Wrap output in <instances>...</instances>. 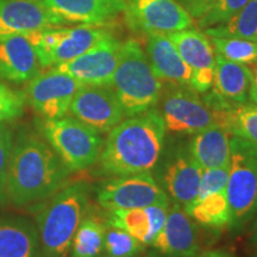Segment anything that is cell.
<instances>
[{
	"label": "cell",
	"instance_id": "obj_1",
	"mask_svg": "<svg viewBox=\"0 0 257 257\" xmlns=\"http://www.w3.org/2000/svg\"><path fill=\"white\" fill-rule=\"evenodd\" d=\"M167 127L159 108L123 119L108 134L99 156L104 175L152 172L165 149Z\"/></svg>",
	"mask_w": 257,
	"mask_h": 257
},
{
	"label": "cell",
	"instance_id": "obj_2",
	"mask_svg": "<svg viewBox=\"0 0 257 257\" xmlns=\"http://www.w3.org/2000/svg\"><path fill=\"white\" fill-rule=\"evenodd\" d=\"M69 173L49 143L36 135H23L12 148L5 193L19 206L43 200L66 186Z\"/></svg>",
	"mask_w": 257,
	"mask_h": 257
},
{
	"label": "cell",
	"instance_id": "obj_3",
	"mask_svg": "<svg viewBox=\"0 0 257 257\" xmlns=\"http://www.w3.org/2000/svg\"><path fill=\"white\" fill-rule=\"evenodd\" d=\"M91 185L78 180L63 186L37 216L40 257H68L72 242L88 212Z\"/></svg>",
	"mask_w": 257,
	"mask_h": 257
},
{
	"label": "cell",
	"instance_id": "obj_4",
	"mask_svg": "<svg viewBox=\"0 0 257 257\" xmlns=\"http://www.w3.org/2000/svg\"><path fill=\"white\" fill-rule=\"evenodd\" d=\"M112 88L126 117L143 113L159 104L163 81L159 79L147 53L135 40L121 43L119 62L112 78Z\"/></svg>",
	"mask_w": 257,
	"mask_h": 257
},
{
	"label": "cell",
	"instance_id": "obj_5",
	"mask_svg": "<svg viewBox=\"0 0 257 257\" xmlns=\"http://www.w3.org/2000/svg\"><path fill=\"white\" fill-rule=\"evenodd\" d=\"M225 193L231 213L229 229L238 231L257 217V144L231 136Z\"/></svg>",
	"mask_w": 257,
	"mask_h": 257
},
{
	"label": "cell",
	"instance_id": "obj_6",
	"mask_svg": "<svg viewBox=\"0 0 257 257\" xmlns=\"http://www.w3.org/2000/svg\"><path fill=\"white\" fill-rule=\"evenodd\" d=\"M41 130L70 172L87 169L99 160L104 144L100 133L74 117L46 119Z\"/></svg>",
	"mask_w": 257,
	"mask_h": 257
},
{
	"label": "cell",
	"instance_id": "obj_7",
	"mask_svg": "<svg viewBox=\"0 0 257 257\" xmlns=\"http://www.w3.org/2000/svg\"><path fill=\"white\" fill-rule=\"evenodd\" d=\"M159 102L167 130L172 133L194 135L213 125L223 126L225 111L213 110L188 85L165 82Z\"/></svg>",
	"mask_w": 257,
	"mask_h": 257
},
{
	"label": "cell",
	"instance_id": "obj_8",
	"mask_svg": "<svg viewBox=\"0 0 257 257\" xmlns=\"http://www.w3.org/2000/svg\"><path fill=\"white\" fill-rule=\"evenodd\" d=\"M110 36V32L101 27L85 24L70 29H47L28 35L37 51L42 68L69 62Z\"/></svg>",
	"mask_w": 257,
	"mask_h": 257
},
{
	"label": "cell",
	"instance_id": "obj_9",
	"mask_svg": "<svg viewBox=\"0 0 257 257\" xmlns=\"http://www.w3.org/2000/svg\"><path fill=\"white\" fill-rule=\"evenodd\" d=\"M155 168L157 182L173 201L186 207L197 200L204 169L193 159L187 143L169 144Z\"/></svg>",
	"mask_w": 257,
	"mask_h": 257
},
{
	"label": "cell",
	"instance_id": "obj_10",
	"mask_svg": "<svg viewBox=\"0 0 257 257\" xmlns=\"http://www.w3.org/2000/svg\"><path fill=\"white\" fill-rule=\"evenodd\" d=\"M96 201L106 212L142 208L168 202L169 197L150 172L114 176L104 182Z\"/></svg>",
	"mask_w": 257,
	"mask_h": 257
},
{
	"label": "cell",
	"instance_id": "obj_11",
	"mask_svg": "<svg viewBox=\"0 0 257 257\" xmlns=\"http://www.w3.org/2000/svg\"><path fill=\"white\" fill-rule=\"evenodd\" d=\"M125 21L136 32L172 34L191 29L194 19L176 0H126Z\"/></svg>",
	"mask_w": 257,
	"mask_h": 257
},
{
	"label": "cell",
	"instance_id": "obj_12",
	"mask_svg": "<svg viewBox=\"0 0 257 257\" xmlns=\"http://www.w3.org/2000/svg\"><path fill=\"white\" fill-rule=\"evenodd\" d=\"M70 114L98 133H110L124 119L121 104L110 85H81L69 107Z\"/></svg>",
	"mask_w": 257,
	"mask_h": 257
},
{
	"label": "cell",
	"instance_id": "obj_13",
	"mask_svg": "<svg viewBox=\"0 0 257 257\" xmlns=\"http://www.w3.org/2000/svg\"><path fill=\"white\" fill-rule=\"evenodd\" d=\"M81 85L68 74L53 68L29 81L25 96L44 119H57L68 113L74 95Z\"/></svg>",
	"mask_w": 257,
	"mask_h": 257
},
{
	"label": "cell",
	"instance_id": "obj_14",
	"mask_svg": "<svg viewBox=\"0 0 257 257\" xmlns=\"http://www.w3.org/2000/svg\"><path fill=\"white\" fill-rule=\"evenodd\" d=\"M180 56L192 72L189 86L195 92L204 94L213 87L214 53L210 37L195 29H186L168 34Z\"/></svg>",
	"mask_w": 257,
	"mask_h": 257
},
{
	"label": "cell",
	"instance_id": "obj_15",
	"mask_svg": "<svg viewBox=\"0 0 257 257\" xmlns=\"http://www.w3.org/2000/svg\"><path fill=\"white\" fill-rule=\"evenodd\" d=\"M121 42L113 36L99 42L92 49L69 62L53 67L83 85H110L119 62Z\"/></svg>",
	"mask_w": 257,
	"mask_h": 257
},
{
	"label": "cell",
	"instance_id": "obj_16",
	"mask_svg": "<svg viewBox=\"0 0 257 257\" xmlns=\"http://www.w3.org/2000/svg\"><path fill=\"white\" fill-rule=\"evenodd\" d=\"M66 22L40 0H0V37L60 28Z\"/></svg>",
	"mask_w": 257,
	"mask_h": 257
},
{
	"label": "cell",
	"instance_id": "obj_17",
	"mask_svg": "<svg viewBox=\"0 0 257 257\" xmlns=\"http://www.w3.org/2000/svg\"><path fill=\"white\" fill-rule=\"evenodd\" d=\"M152 245L163 257H195L200 250L197 224L181 205L172 201L166 223Z\"/></svg>",
	"mask_w": 257,
	"mask_h": 257
},
{
	"label": "cell",
	"instance_id": "obj_18",
	"mask_svg": "<svg viewBox=\"0 0 257 257\" xmlns=\"http://www.w3.org/2000/svg\"><path fill=\"white\" fill-rule=\"evenodd\" d=\"M37 51L28 35L0 37V78L8 81L28 82L41 73Z\"/></svg>",
	"mask_w": 257,
	"mask_h": 257
},
{
	"label": "cell",
	"instance_id": "obj_19",
	"mask_svg": "<svg viewBox=\"0 0 257 257\" xmlns=\"http://www.w3.org/2000/svg\"><path fill=\"white\" fill-rule=\"evenodd\" d=\"M66 23L104 27L113 21L124 6L113 0H40Z\"/></svg>",
	"mask_w": 257,
	"mask_h": 257
},
{
	"label": "cell",
	"instance_id": "obj_20",
	"mask_svg": "<svg viewBox=\"0 0 257 257\" xmlns=\"http://www.w3.org/2000/svg\"><path fill=\"white\" fill-rule=\"evenodd\" d=\"M146 53L154 72L165 82L188 85L192 72L166 34L147 35Z\"/></svg>",
	"mask_w": 257,
	"mask_h": 257
},
{
	"label": "cell",
	"instance_id": "obj_21",
	"mask_svg": "<svg viewBox=\"0 0 257 257\" xmlns=\"http://www.w3.org/2000/svg\"><path fill=\"white\" fill-rule=\"evenodd\" d=\"M187 144L193 159L202 169L229 167L231 135L220 125H213L192 135Z\"/></svg>",
	"mask_w": 257,
	"mask_h": 257
},
{
	"label": "cell",
	"instance_id": "obj_22",
	"mask_svg": "<svg viewBox=\"0 0 257 257\" xmlns=\"http://www.w3.org/2000/svg\"><path fill=\"white\" fill-rule=\"evenodd\" d=\"M213 89L230 105L246 104L249 100L250 68L245 64L232 62L216 54Z\"/></svg>",
	"mask_w": 257,
	"mask_h": 257
},
{
	"label": "cell",
	"instance_id": "obj_23",
	"mask_svg": "<svg viewBox=\"0 0 257 257\" xmlns=\"http://www.w3.org/2000/svg\"><path fill=\"white\" fill-rule=\"evenodd\" d=\"M38 232L25 221H0V257H38Z\"/></svg>",
	"mask_w": 257,
	"mask_h": 257
},
{
	"label": "cell",
	"instance_id": "obj_24",
	"mask_svg": "<svg viewBox=\"0 0 257 257\" xmlns=\"http://www.w3.org/2000/svg\"><path fill=\"white\" fill-rule=\"evenodd\" d=\"M184 208L193 221L201 226L212 230L229 227L231 213L225 191L205 195Z\"/></svg>",
	"mask_w": 257,
	"mask_h": 257
},
{
	"label": "cell",
	"instance_id": "obj_25",
	"mask_svg": "<svg viewBox=\"0 0 257 257\" xmlns=\"http://www.w3.org/2000/svg\"><path fill=\"white\" fill-rule=\"evenodd\" d=\"M106 224L130 233L144 245L152 244L157 234L148 206L107 212Z\"/></svg>",
	"mask_w": 257,
	"mask_h": 257
},
{
	"label": "cell",
	"instance_id": "obj_26",
	"mask_svg": "<svg viewBox=\"0 0 257 257\" xmlns=\"http://www.w3.org/2000/svg\"><path fill=\"white\" fill-rule=\"evenodd\" d=\"M106 220L95 214H86L72 242V257H100L104 252Z\"/></svg>",
	"mask_w": 257,
	"mask_h": 257
},
{
	"label": "cell",
	"instance_id": "obj_27",
	"mask_svg": "<svg viewBox=\"0 0 257 257\" xmlns=\"http://www.w3.org/2000/svg\"><path fill=\"white\" fill-rule=\"evenodd\" d=\"M208 37L243 38L257 42V0H250L226 23L205 29Z\"/></svg>",
	"mask_w": 257,
	"mask_h": 257
},
{
	"label": "cell",
	"instance_id": "obj_28",
	"mask_svg": "<svg viewBox=\"0 0 257 257\" xmlns=\"http://www.w3.org/2000/svg\"><path fill=\"white\" fill-rule=\"evenodd\" d=\"M223 127L231 136L257 144V105H237L225 111Z\"/></svg>",
	"mask_w": 257,
	"mask_h": 257
},
{
	"label": "cell",
	"instance_id": "obj_29",
	"mask_svg": "<svg viewBox=\"0 0 257 257\" xmlns=\"http://www.w3.org/2000/svg\"><path fill=\"white\" fill-rule=\"evenodd\" d=\"M214 53L232 62L245 64L257 63V42L243 38L210 37Z\"/></svg>",
	"mask_w": 257,
	"mask_h": 257
},
{
	"label": "cell",
	"instance_id": "obj_30",
	"mask_svg": "<svg viewBox=\"0 0 257 257\" xmlns=\"http://www.w3.org/2000/svg\"><path fill=\"white\" fill-rule=\"evenodd\" d=\"M144 244L125 231L107 225L104 238V252L107 257H136Z\"/></svg>",
	"mask_w": 257,
	"mask_h": 257
},
{
	"label": "cell",
	"instance_id": "obj_31",
	"mask_svg": "<svg viewBox=\"0 0 257 257\" xmlns=\"http://www.w3.org/2000/svg\"><path fill=\"white\" fill-rule=\"evenodd\" d=\"M250 0H217L214 5L200 18L197 19L198 28L205 29L224 24L234 17Z\"/></svg>",
	"mask_w": 257,
	"mask_h": 257
},
{
	"label": "cell",
	"instance_id": "obj_32",
	"mask_svg": "<svg viewBox=\"0 0 257 257\" xmlns=\"http://www.w3.org/2000/svg\"><path fill=\"white\" fill-rule=\"evenodd\" d=\"M27 96L23 92L14 91L0 82V123L11 121L24 112Z\"/></svg>",
	"mask_w": 257,
	"mask_h": 257
},
{
	"label": "cell",
	"instance_id": "obj_33",
	"mask_svg": "<svg viewBox=\"0 0 257 257\" xmlns=\"http://www.w3.org/2000/svg\"><path fill=\"white\" fill-rule=\"evenodd\" d=\"M227 179H229V167L204 169L197 199H200L205 195L211 194V193L225 191Z\"/></svg>",
	"mask_w": 257,
	"mask_h": 257
},
{
	"label": "cell",
	"instance_id": "obj_34",
	"mask_svg": "<svg viewBox=\"0 0 257 257\" xmlns=\"http://www.w3.org/2000/svg\"><path fill=\"white\" fill-rule=\"evenodd\" d=\"M12 133L5 124L0 123V193L5 192L6 174L12 153Z\"/></svg>",
	"mask_w": 257,
	"mask_h": 257
},
{
	"label": "cell",
	"instance_id": "obj_35",
	"mask_svg": "<svg viewBox=\"0 0 257 257\" xmlns=\"http://www.w3.org/2000/svg\"><path fill=\"white\" fill-rule=\"evenodd\" d=\"M193 19H199L210 10L217 0H176Z\"/></svg>",
	"mask_w": 257,
	"mask_h": 257
},
{
	"label": "cell",
	"instance_id": "obj_36",
	"mask_svg": "<svg viewBox=\"0 0 257 257\" xmlns=\"http://www.w3.org/2000/svg\"><path fill=\"white\" fill-rule=\"evenodd\" d=\"M250 89L249 99L257 105V63L250 64Z\"/></svg>",
	"mask_w": 257,
	"mask_h": 257
},
{
	"label": "cell",
	"instance_id": "obj_37",
	"mask_svg": "<svg viewBox=\"0 0 257 257\" xmlns=\"http://www.w3.org/2000/svg\"><path fill=\"white\" fill-rule=\"evenodd\" d=\"M195 257H231L229 253L221 251V250H211V251L202 252Z\"/></svg>",
	"mask_w": 257,
	"mask_h": 257
},
{
	"label": "cell",
	"instance_id": "obj_38",
	"mask_svg": "<svg viewBox=\"0 0 257 257\" xmlns=\"http://www.w3.org/2000/svg\"><path fill=\"white\" fill-rule=\"evenodd\" d=\"M250 240H251V243L257 248V217L255 218V223H253V225H252Z\"/></svg>",
	"mask_w": 257,
	"mask_h": 257
},
{
	"label": "cell",
	"instance_id": "obj_39",
	"mask_svg": "<svg viewBox=\"0 0 257 257\" xmlns=\"http://www.w3.org/2000/svg\"><path fill=\"white\" fill-rule=\"evenodd\" d=\"M113 2L118 3V4H120V5H123L125 8V2H126V0H113Z\"/></svg>",
	"mask_w": 257,
	"mask_h": 257
}]
</instances>
